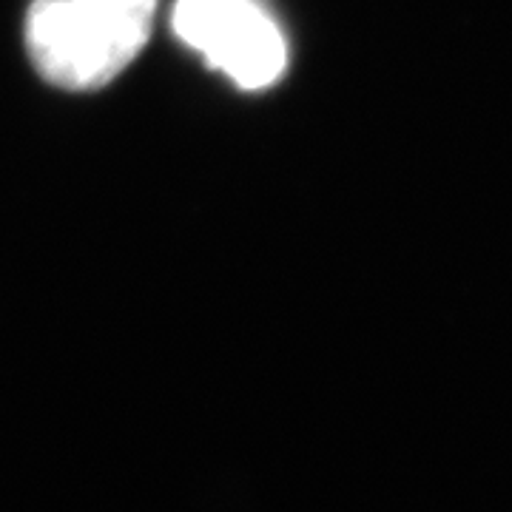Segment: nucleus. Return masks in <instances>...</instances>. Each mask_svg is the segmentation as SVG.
<instances>
[{"instance_id": "obj_3", "label": "nucleus", "mask_w": 512, "mask_h": 512, "mask_svg": "<svg viewBox=\"0 0 512 512\" xmlns=\"http://www.w3.org/2000/svg\"><path fill=\"white\" fill-rule=\"evenodd\" d=\"M83 3L146 46L154 12H157V0H83Z\"/></svg>"}, {"instance_id": "obj_1", "label": "nucleus", "mask_w": 512, "mask_h": 512, "mask_svg": "<svg viewBox=\"0 0 512 512\" xmlns=\"http://www.w3.org/2000/svg\"><path fill=\"white\" fill-rule=\"evenodd\" d=\"M26 43L37 72L72 92L106 86L143 49L83 0H37L26 23Z\"/></svg>"}, {"instance_id": "obj_2", "label": "nucleus", "mask_w": 512, "mask_h": 512, "mask_svg": "<svg viewBox=\"0 0 512 512\" xmlns=\"http://www.w3.org/2000/svg\"><path fill=\"white\" fill-rule=\"evenodd\" d=\"M171 23L239 89H268L285 72V37L256 0H177Z\"/></svg>"}]
</instances>
